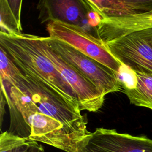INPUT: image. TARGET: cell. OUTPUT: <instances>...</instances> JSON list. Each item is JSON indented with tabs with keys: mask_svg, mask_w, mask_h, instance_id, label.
Returning <instances> with one entry per match:
<instances>
[{
	"mask_svg": "<svg viewBox=\"0 0 152 152\" xmlns=\"http://www.w3.org/2000/svg\"><path fill=\"white\" fill-rule=\"evenodd\" d=\"M1 85L10 113L9 132L65 152H86L87 144L70 132L60 121L41 113L17 87L10 86L8 93L3 83L1 82Z\"/></svg>",
	"mask_w": 152,
	"mask_h": 152,
	"instance_id": "6da1fadb",
	"label": "cell"
},
{
	"mask_svg": "<svg viewBox=\"0 0 152 152\" xmlns=\"http://www.w3.org/2000/svg\"><path fill=\"white\" fill-rule=\"evenodd\" d=\"M0 47L23 74L41 80L63 97L78 103L72 87L40 50L35 35L0 31Z\"/></svg>",
	"mask_w": 152,
	"mask_h": 152,
	"instance_id": "7a4b0ae2",
	"label": "cell"
},
{
	"mask_svg": "<svg viewBox=\"0 0 152 152\" xmlns=\"http://www.w3.org/2000/svg\"><path fill=\"white\" fill-rule=\"evenodd\" d=\"M10 86L17 87L41 113L60 121L70 132L88 144L92 132L87 130V121L81 114L78 103L66 99L41 80L27 74H23Z\"/></svg>",
	"mask_w": 152,
	"mask_h": 152,
	"instance_id": "3957f363",
	"label": "cell"
},
{
	"mask_svg": "<svg viewBox=\"0 0 152 152\" xmlns=\"http://www.w3.org/2000/svg\"><path fill=\"white\" fill-rule=\"evenodd\" d=\"M50 37L63 41L91 57L117 74L122 64L108 50L106 45L97 36L84 28L60 21H50L46 24Z\"/></svg>",
	"mask_w": 152,
	"mask_h": 152,
	"instance_id": "277c9868",
	"label": "cell"
},
{
	"mask_svg": "<svg viewBox=\"0 0 152 152\" xmlns=\"http://www.w3.org/2000/svg\"><path fill=\"white\" fill-rule=\"evenodd\" d=\"M35 40L41 52L58 70L74 91L81 110L98 111L102 107L105 97L98 88L54 50L46 42L44 37L35 35Z\"/></svg>",
	"mask_w": 152,
	"mask_h": 152,
	"instance_id": "5b68a950",
	"label": "cell"
},
{
	"mask_svg": "<svg viewBox=\"0 0 152 152\" xmlns=\"http://www.w3.org/2000/svg\"><path fill=\"white\" fill-rule=\"evenodd\" d=\"M44 39L54 50L90 80L104 96L122 88L118 74L109 68L63 41L50 37Z\"/></svg>",
	"mask_w": 152,
	"mask_h": 152,
	"instance_id": "8992f818",
	"label": "cell"
},
{
	"mask_svg": "<svg viewBox=\"0 0 152 152\" xmlns=\"http://www.w3.org/2000/svg\"><path fill=\"white\" fill-rule=\"evenodd\" d=\"M105 45L121 64L135 72L152 74V28L134 32Z\"/></svg>",
	"mask_w": 152,
	"mask_h": 152,
	"instance_id": "52a82bcc",
	"label": "cell"
},
{
	"mask_svg": "<svg viewBox=\"0 0 152 152\" xmlns=\"http://www.w3.org/2000/svg\"><path fill=\"white\" fill-rule=\"evenodd\" d=\"M86 152H152V140L99 128L92 132Z\"/></svg>",
	"mask_w": 152,
	"mask_h": 152,
	"instance_id": "ba28073f",
	"label": "cell"
},
{
	"mask_svg": "<svg viewBox=\"0 0 152 152\" xmlns=\"http://www.w3.org/2000/svg\"><path fill=\"white\" fill-rule=\"evenodd\" d=\"M37 8L40 11L39 18L42 23L58 20L80 26L85 30L86 27L90 25V14L92 10L86 1H40Z\"/></svg>",
	"mask_w": 152,
	"mask_h": 152,
	"instance_id": "9c48e42d",
	"label": "cell"
},
{
	"mask_svg": "<svg viewBox=\"0 0 152 152\" xmlns=\"http://www.w3.org/2000/svg\"><path fill=\"white\" fill-rule=\"evenodd\" d=\"M152 28V11L120 18H103L96 28L97 37L104 43L135 31Z\"/></svg>",
	"mask_w": 152,
	"mask_h": 152,
	"instance_id": "30bf717a",
	"label": "cell"
},
{
	"mask_svg": "<svg viewBox=\"0 0 152 152\" xmlns=\"http://www.w3.org/2000/svg\"><path fill=\"white\" fill-rule=\"evenodd\" d=\"M102 19L120 18L152 11V0L86 1Z\"/></svg>",
	"mask_w": 152,
	"mask_h": 152,
	"instance_id": "8fae6325",
	"label": "cell"
},
{
	"mask_svg": "<svg viewBox=\"0 0 152 152\" xmlns=\"http://www.w3.org/2000/svg\"><path fill=\"white\" fill-rule=\"evenodd\" d=\"M22 1L1 0V32L21 33V10Z\"/></svg>",
	"mask_w": 152,
	"mask_h": 152,
	"instance_id": "7c38bea8",
	"label": "cell"
},
{
	"mask_svg": "<svg viewBox=\"0 0 152 152\" xmlns=\"http://www.w3.org/2000/svg\"><path fill=\"white\" fill-rule=\"evenodd\" d=\"M137 84L132 90L124 91L129 102L137 106L152 110V74L136 72Z\"/></svg>",
	"mask_w": 152,
	"mask_h": 152,
	"instance_id": "4fadbf2b",
	"label": "cell"
},
{
	"mask_svg": "<svg viewBox=\"0 0 152 152\" xmlns=\"http://www.w3.org/2000/svg\"><path fill=\"white\" fill-rule=\"evenodd\" d=\"M0 152H45L39 142L22 138L8 131L0 135Z\"/></svg>",
	"mask_w": 152,
	"mask_h": 152,
	"instance_id": "5bb4252c",
	"label": "cell"
},
{
	"mask_svg": "<svg viewBox=\"0 0 152 152\" xmlns=\"http://www.w3.org/2000/svg\"><path fill=\"white\" fill-rule=\"evenodd\" d=\"M1 81L12 85L23 74L9 58L5 51L0 47Z\"/></svg>",
	"mask_w": 152,
	"mask_h": 152,
	"instance_id": "9a60e30c",
	"label": "cell"
},
{
	"mask_svg": "<svg viewBox=\"0 0 152 152\" xmlns=\"http://www.w3.org/2000/svg\"><path fill=\"white\" fill-rule=\"evenodd\" d=\"M118 78L124 91L132 90L136 87L137 84V72L128 66L122 65L118 74Z\"/></svg>",
	"mask_w": 152,
	"mask_h": 152,
	"instance_id": "2e32d148",
	"label": "cell"
},
{
	"mask_svg": "<svg viewBox=\"0 0 152 152\" xmlns=\"http://www.w3.org/2000/svg\"><path fill=\"white\" fill-rule=\"evenodd\" d=\"M5 96L3 94V93L1 91V126H2V121H3V116L4 113V105L5 102H7L6 100H5Z\"/></svg>",
	"mask_w": 152,
	"mask_h": 152,
	"instance_id": "e0dca14e",
	"label": "cell"
}]
</instances>
